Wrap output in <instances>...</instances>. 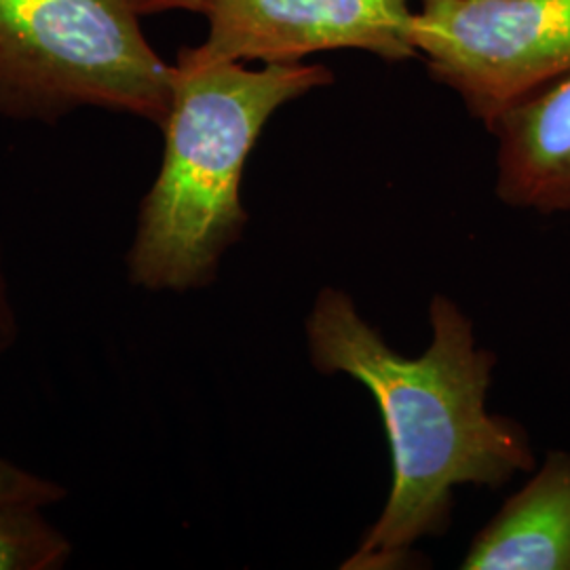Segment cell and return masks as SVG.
I'll list each match as a JSON object with an SVG mask.
<instances>
[{"label":"cell","instance_id":"1","mask_svg":"<svg viewBox=\"0 0 570 570\" xmlns=\"http://www.w3.org/2000/svg\"><path fill=\"white\" fill-rule=\"evenodd\" d=\"M431 343L404 357L370 326L345 289L324 287L306 315L308 357L324 376L345 374L370 391L391 450V490L345 570L406 567L414 546L444 534L454 489H501L534 469L529 431L487 407L497 355L444 294L429 305Z\"/></svg>","mask_w":570,"mask_h":570},{"label":"cell","instance_id":"2","mask_svg":"<svg viewBox=\"0 0 570 570\" xmlns=\"http://www.w3.org/2000/svg\"><path fill=\"white\" fill-rule=\"evenodd\" d=\"M320 63L205 60L178 53L164 125V159L138 212L127 252L131 284L188 294L214 284L226 252L244 237L245 164L287 104L327 87Z\"/></svg>","mask_w":570,"mask_h":570},{"label":"cell","instance_id":"3","mask_svg":"<svg viewBox=\"0 0 570 570\" xmlns=\"http://www.w3.org/2000/svg\"><path fill=\"white\" fill-rule=\"evenodd\" d=\"M131 0H0V115L56 121L81 108L161 127L174 63Z\"/></svg>","mask_w":570,"mask_h":570},{"label":"cell","instance_id":"4","mask_svg":"<svg viewBox=\"0 0 570 570\" xmlns=\"http://www.w3.org/2000/svg\"><path fill=\"white\" fill-rule=\"evenodd\" d=\"M410 35L431 77L487 127L570 75V0H421Z\"/></svg>","mask_w":570,"mask_h":570},{"label":"cell","instance_id":"5","mask_svg":"<svg viewBox=\"0 0 570 570\" xmlns=\"http://www.w3.org/2000/svg\"><path fill=\"white\" fill-rule=\"evenodd\" d=\"M205 60L294 63L324 51H366L381 60L419 56L412 0H209Z\"/></svg>","mask_w":570,"mask_h":570},{"label":"cell","instance_id":"6","mask_svg":"<svg viewBox=\"0 0 570 570\" xmlns=\"http://www.w3.org/2000/svg\"><path fill=\"white\" fill-rule=\"evenodd\" d=\"M497 197L513 209L570 212V75L511 104L489 125Z\"/></svg>","mask_w":570,"mask_h":570},{"label":"cell","instance_id":"7","mask_svg":"<svg viewBox=\"0 0 570 570\" xmlns=\"http://www.w3.org/2000/svg\"><path fill=\"white\" fill-rule=\"evenodd\" d=\"M463 570H570V452L553 450L480 530Z\"/></svg>","mask_w":570,"mask_h":570},{"label":"cell","instance_id":"8","mask_svg":"<svg viewBox=\"0 0 570 570\" xmlns=\"http://www.w3.org/2000/svg\"><path fill=\"white\" fill-rule=\"evenodd\" d=\"M47 508L0 503V570L63 569L72 543L45 518Z\"/></svg>","mask_w":570,"mask_h":570},{"label":"cell","instance_id":"9","mask_svg":"<svg viewBox=\"0 0 570 570\" xmlns=\"http://www.w3.org/2000/svg\"><path fill=\"white\" fill-rule=\"evenodd\" d=\"M66 499V489L58 482L20 468L0 456V503H26L51 508Z\"/></svg>","mask_w":570,"mask_h":570},{"label":"cell","instance_id":"10","mask_svg":"<svg viewBox=\"0 0 570 570\" xmlns=\"http://www.w3.org/2000/svg\"><path fill=\"white\" fill-rule=\"evenodd\" d=\"M18 338H20V320H18V308L11 298V287H9L7 268H4V254L0 245V357L18 345Z\"/></svg>","mask_w":570,"mask_h":570},{"label":"cell","instance_id":"11","mask_svg":"<svg viewBox=\"0 0 570 570\" xmlns=\"http://www.w3.org/2000/svg\"><path fill=\"white\" fill-rule=\"evenodd\" d=\"M140 16L165 13V11H197L204 13L209 0H131Z\"/></svg>","mask_w":570,"mask_h":570}]
</instances>
